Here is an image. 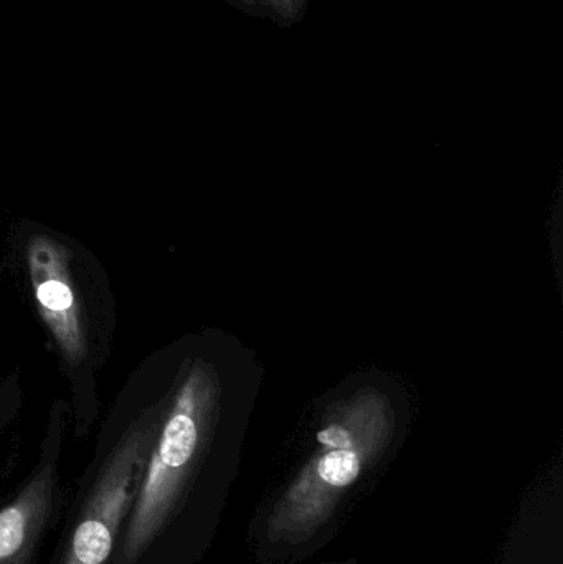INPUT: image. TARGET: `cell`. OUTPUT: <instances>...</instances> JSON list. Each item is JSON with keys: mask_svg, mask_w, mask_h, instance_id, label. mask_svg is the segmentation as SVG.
I'll return each mask as SVG.
<instances>
[{"mask_svg": "<svg viewBox=\"0 0 563 564\" xmlns=\"http://www.w3.org/2000/svg\"><path fill=\"white\" fill-rule=\"evenodd\" d=\"M152 441L154 427L148 424L111 454L76 517L58 564H108L138 496Z\"/></svg>", "mask_w": 563, "mask_h": 564, "instance_id": "obj_1", "label": "cell"}, {"mask_svg": "<svg viewBox=\"0 0 563 564\" xmlns=\"http://www.w3.org/2000/svg\"><path fill=\"white\" fill-rule=\"evenodd\" d=\"M56 476L43 466L0 509V564H32L55 506Z\"/></svg>", "mask_w": 563, "mask_h": 564, "instance_id": "obj_2", "label": "cell"}, {"mask_svg": "<svg viewBox=\"0 0 563 564\" xmlns=\"http://www.w3.org/2000/svg\"><path fill=\"white\" fill-rule=\"evenodd\" d=\"M30 268L43 317L52 327L66 357L78 360L83 354L82 330L75 295L58 248L46 240L33 243L30 250Z\"/></svg>", "mask_w": 563, "mask_h": 564, "instance_id": "obj_3", "label": "cell"}, {"mask_svg": "<svg viewBox=\"0 0 563 564\" xmlns=\"http://www.w3.org/2000/svg\"><path fill=\"white\" fill-rule=\"evenodd\" d=\"M360 464L356 454L337 449L321 459L320 476L334 487H346L359 476Z\"/></svg>", "mask_w": 563, "mask_h": 564, "instance_id": "obj_4", "label": "cell"}, {"mask_svg": "<svg viewBox=\"0 0 563 564\" xmlns=\"http://www.w3.org/2000/svg\"><path fill=\"white\" fill-rule=\"evenodd\" d=\"M320 441L327 444V446L339 447V449H346L350 446L349 434L340 427H329V430L323 431L320 434Z\"/></svg>", "mask_w": 563, "mask_h": 564, "instance_id": "obj_5", "label": "cell"}]
</instances>
